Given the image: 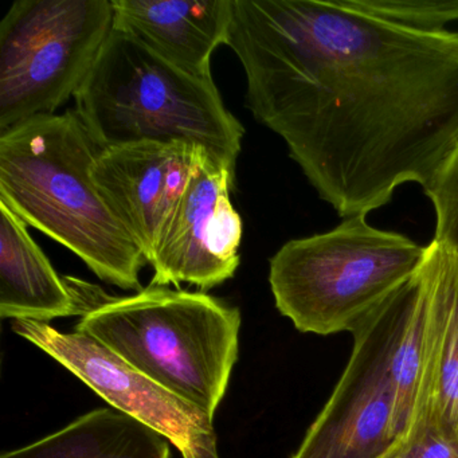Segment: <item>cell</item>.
Returning a JSON list of instances; mask_svg holds the SVG:
<instances>
[{
    "mask_svg": "<svg viewBox=\"0 0 458 458\" xmlns=\"http://www.w3.org/2000/svg\"><path fill=\"white\" fill-rule=\"evenodd\" d=\"M227 47L246 106L343 218L431 181L458 148V31L351 0H233Z\"/></svg>",
    "mask_w": 458,
    "mask_h": 458,
    "instance_id": "1",
    "label": "cell"
},
{
    "mask_svg": "<svg viewBox=\"0 0 458 458\" xmlns=\"http://www.w3.org/2000/svg\"><path fill=\"white\" fill-rule=\"evenodd\" d=\"M101 152L74 109L7 128L0 132V202L101 280L139 292L148 261L95 183Z\"/></svg>",
    "mask_w": 458,
    "mask_h": 458,
    "instance_id": "2",
    "label": "cell"
},
{
    "mask_svg": "<svg viewBox=\"0 0 458 458\" xmlns=\"http://www.w3.org/2000/svg\"><path fill=\"white\" fill-rule=\"evenodd\" d=\"M66 280L79 302L77 332L214 420L238 358V308L205 292L149 285L112 297L77 278Z\"/></svg>",
    "mask_w": 458,
    "mask_h": 458,
    "instance_id": "3",
    "label": "cell"
},
{
    "mask_svg": "<svg viewBox=\"0 0 458 458\" xmlns=\"http://www.w3.org/2000/svg\"><path fill=\"white\" fill-rule=\"evenodd\" d=\"M74 100V111L103 149L190 144L235 173L245 128L214 80L174 65L131 34L111 31Z\"/></svg>",
    "mask_w": 458,
    "mask_h": 458,
    "instance_id": "4",
    "label": "cell"
},
{
    "mask_svg": "<svg viewBox=\"0 0 458 458\" xmlns=\"http://www.w3.org/2000/svg\"><path fill=\"white\" fill-rule=\"evenodd\" d=\"M428 246L348 216L331 232L292 240L270 259L276 307L302 334H352L422 267Z\"/></svg>",
    "mask_w": 458,
    "mask_h": 458,
    "instance_id": "5",
    "label": "cell"
},
{
    "mask_svg": "<svg viewBox=\"0 0 458 458\" xmlns=\"http://www.w3.org/2000/svg\"><path fill=\"white\" fill-rule=\"evenodd\" d=\"M112 0H17L0 23V132L55 114L114 30Z\"/></svg>",
    "mask_w": 458,
    "mask_h": 458,
    "instance_id": "6",
    "label": "cell"
},
{
    "mask_svg": "<svg viewBox=\"0 0 458 458\" xmlns=\"http://www.w3.org/2000/svg\"><path fill=\"white\" fill-rule=\"evenodd\" d=\"M393 296L352 332L350 360L292 458H393Z\"/></svg>",
    "mask_w": 458,
    "mask_h": 458,
    "instance_id": "7",
    "label": "cell"
},
{
    "mask_svg": "<svg viewBox=\"0 0 458 458\" xmlns=\"http://www.w3.org/2000/svg\"><path fill=\"white\" fill-rule=\"evenodd\" d=\"M13 331L49 353L111 406L165 436L183 458H221L214 420L81 332L13 320Z\"/></svg>",
    "mask_w": 458,
    "mask_h": 458,
    "instance_id": "8",
    "label": "cell"
},
{
    "mask_svg": "<svg viewBox=\"0 0 458 458\" xmlns=\"http://www.w3.org/2000/svg\"><path fill=\"white\" fill-rule=\"evenodd\" d=\"M234 182V171L205 155L160 227L149 285L208 291L234 277L242 240V219L230 199Z\"/></svg>",
    "mask_w": 458,
    "mask_h": 458,
    "instance_id": "9",
    "label": "cell"
},
{
    "mask_svg": "<svg viewBox=\"0 0 458 458\" xmlns=\"http://www.w3.org/2000/svg\"><path fill=\"white\" fill-rule=\"evenodd\" d=\"M208 154L184 143H139L103 149L92 175L149 264L157 234L192 174Z\"/></svg>",
    "mask_w": 458,
    "mask_h": 458,
    "instance_id": "10",
    "label": "cell"
},
{
    "mask_svg": "<svg viewBox=\"0 0 458 458\" xmlns=\"http://www.w3.org/2000/svg\"><path fill=\"white\" fill-rule=\"evenodd\" d=\"M114 29L131 34L183 71L211 76V55L226 45L233 0H112Z\"/></svg>",
    "mask_w": 458,
    "mask_h": 458,
    "instance_id": "11",
    "label": "cell"
},
{
    "mask_svg": "<svg viewBox=\"0 0 458 458\" xmlns=\"http://www.w3.org/2000/svg\"><path fill=\"white\" fill-rule=\"evenodd\" d=\"M0 316L47 323L80 316L66 277H60L29 233L28 224L0 202Z\"/></svg>",
    "mask_w": 458,
    "mask_h": 458,
    "instance_id": "12",
    "label": "cell"
},
{
    "mask_svg": "<svg viewBox=\"0 0 458 458\" xmlns=\"http://www.w3.org/2000/svg\"><path fill=\"white\" fill-rule=\"evenodd\" d=\"M170 444L119 410L98 409L0 458H171Z\"/></svg>",
    "mask_w": 458,
    "mask_h": 458,
    "instance_id": "13",
    "label": "cell"
},
{
    "mask_svg": "<svg viewBox=\"0 0 458 458\" xmlns=\"http://www.w3.org/2000/svg\"><path fill=\"white\" fill-rule=\"evenodd\" d=\"M431 423L438 426L449 438L458 444V257L455 254L436 410Z\"/></svg>",
    "mask_w": 458,
    "mask_h": 458,
    "instance_id": "14",
    "label": "cell"
},
{
    "mask_svg": "<svg viewBox=\"0 0 458 458\" xmlns=\"http://www.w3.org/2000/svg\"><path fill=\"white\" fill-rule=\"evenodd\" d=\"M353 6L399 25L420 30H446L458 21V0H351Z\"/></svg>",
    "mask_w": 458,
    "mask_h": 458,
    "instance_id": "15",
    "label": "cell"
},
{
    "mask_svg": "<svg viewBox=\"0 0 458 458\" xmlns=\"http://www.w3.org/2000/svg\"><path fill=\"white\" fill-rule=\"evenodd\" d=\"M436 210L433 242L458 257V148L423 187Z\"/></svg>",
    "mask_w": 458,
    "mask_h": 458,
    "instance_id": "16",
    "label": "cell"
},
{
    "mask_svg": "<svg viewBox=\"0 0 458 458\" xmlns=\"http://www.w3.org/2000/svg\"><path fill=\"white\" fill-rule=\"evenodd\" d=\"M398 458H458V444L431 423Z\"/></svg>",
    "mask_w": 458,
    "mask_h": 458,
    "instance_id": "17",
    "label": "cell"
}]
</instances>
